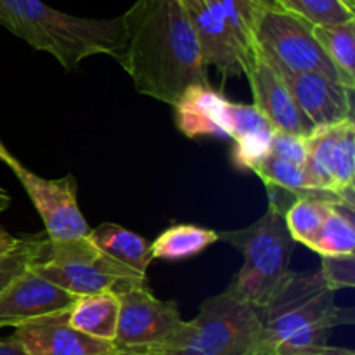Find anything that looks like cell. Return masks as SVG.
Here are the masks:
<instances>
[{
  "instance_id": "cell-1",
  "label": "cell",
  "mask_w": 355,
  "mask_h": 355,
  "mask_svg": "<svg viewBox=\"0 0 355 355\" xmlns=\"http://www.w3.org/2000/svg\"><path fill=\"white\" fill-rule=\"evenodd\" d=\"M127 45L116 61L137 92L173 104L196 83L208 82L200 42L180 0H137L123 14Z\"/></svg>"
},
{
  "instance_id": "cell-2",
  "label": "cell",
  "mask_w": 355,
  "mask_h": 355,
  "mask_svg": "<svg viewBox=\"0 0 355 355\" xmlns=\"http://www.w3.org/2000/svg\"><path fill=\"white\" fill-rule=\"evenodd\" d=\"M0 24L37 51L54 55L66 69L92 55L116 59L127 45L123 16L78 17L42 0H0Z\"/></svg>"
},
{
  "instance_id": "cell-3",
  "label": "cell",
  "mask_w": 355,
  "mask_h": 355,
  "mask_svg": "<svg viewBox=\"0 0 355 355\" xmlns=\"http://www.w3.org/2000/svg\"><path fill=\"white\" fill-rule=\"evenodd\" d=\"M262 324L260 342L276 355L328 342L338 326L354 324V311L335 304V290L321 272H291L263 307L257 309Z\"/></svg>"
},
{
  "instance_id": "cell-4",
  "label": "cell",
  "mask_w": 355,
  "mask_h": 355,
  "mask_svg": "<svg viewBox=\"0 0 355 355\" xmlns=\"http://www.w3.org/2000/svg\"><path fill=\"white\" fill-rule=\"evenodd\" d=\"M284 208L276 196H269V207L259 220L239 231L218 232V239L234 246L245 259L225 293L255 309L263 307L291 274L295 241L286 227Z\"/></svg>"
},
{
  "instance_id": "cell-5",
  "label": "cell",
  "mask_w": 355,
  "mask_h": 355,
  "mask_svg": "<svg viewBox=\"0 0 355 355\" xmlns=\"http://www.w3.org/2000/svg\"><path fill=\"white\" fill-rule=\"evenodd\" d=\"M262 324L253 305L220 293L207 298L200 312L166 342L141 347L146 355H243L260 343Z\"/></svg>"
},
{
  "instance_id": "cell-6",
  "label": "cell",
  "mask_w": 355,
  "mask_h": 355,
  "mask_svg": "<svg viewBox=\"0 0 355 355\" xmlns=\"http://www.w3.org/2000/svg\"><path fill=\"white\" fill-rule=\"evenodd\" d=\"M31 269L75 297L104 290L118 291L130 284L148 283L146 274L101 252L89 236L58 241L51 239L47 253L38 259Z\"/></svg>"
},
{
  "instance_id": "cell-7",
  "label": "cell",
  "mask_w": 355,
  "mask_h": 355,
  "mask_svg": "<svg viewBox=\"0 0 355 355\" xmlns=\"http://www.w3.org/2000/svg\"><path fill=\"white\" fill-rule=\"evenodd\" d=\"M253 51L259 52L276 71L321 73L342 82L340 73L314 37L312 24L286 12L274 2L267 3L257 17Z\"/></svg>"
},
{
  "instance_id": "cell-8",
  "label": "cell",
  "mask_w": 355,
  "mask_h": 355,
  "mask_svg": "<svg viewBox=\"0 0 355 355\" xmlns=\"http://www.w3.org/2000/svg\"><path fill=\"white\" fill-rule=\"evenodd\" d=\"M307 172L321 193L335 194L355 205V123L354 118L331 127H318L304 137Z\"/></svg>"
},
{
  "instance_id": "cell-9",
  "label": "cell",
  "mask_w": 355,
  "mask_h": 355,
  "mask_svg": "<svg viewBox=\"0 0 355 355\" xmlns=\"http://www.w3.org/2000/svg\"><path fill=\"white\" fill-rule=\"evenodd\" d=\"M116 293L120 300L114 336L116 347L141 349L158 345L166 342L184 324L175 302L156 298L149 291L148 283L130 284Z\"/></svg>"
},
{
  "instance_id": "cell-10",
  "label": "cell",
  "mask_w": 355,
  "mask_h": 355,
  "mask_svg": "<svg viewBox=\"0 0 355 355\" xmlns=\"http://www.w3.org/2000/svg\"><path fill=\"white\" fill-rule=\"evenodd\" d=\"M14 173L40 215L49 239H75L89 234L90 227L78 207L73 175L44 179L31 173L23 165L17 166Z\"/></svg>"
},
{
  "instance_id": "cell-11",
  "label": "cell",
  "mask_w": 355,
  "mask_h": 355,
  "mask_svg": "<svg viewBox=\"0 0 355 355\" xmlns=\"http://www.w3.org/2000/svg\"><path fill=\"white\" fill-rule=\"evenodd\" d=\"M75 300V295L30 267L0 293V329L19 328L47 315L68 312Z\"/></svg>"
},
{
  "instance_id": "cell-12",
  "label": "cell",
  "mask_w": 355,
  "mask_h": 355,
  "mask_svg": "<svg viewBox=\"0 0 355 355\" xmlns=\"http://www.w3.org/2000/svg\"><path fill=\"white\" fill-rule=\"evenodd\" d=\"M243 75H246L252 87L253 106L267 118L274 130L297 137H307L314 130L315 127L302 113L279 73L257 51Z\"/></svg>"
},
{
  "instance_id": "cell-13",
  "label": "cell",
  "mask_w": 355,
  "mask_h": 355,
  "mask_svg": "<svg viewBox=\"0 0 355 355\" xmlns=\"http://www.w3.org/2000/svg\"><path fill=\"white\" fill-rule=\"evenodd\" d=\"M302 113L315 128L354 118V90L321 73L277 71Z\"/></svg>"
},
{
  "instance_id": "cell-14",
  "label": "cell",
  "mask_w": 355,
  "mask_h": 355,
  "mask_svg": "<svg viewBox=\"0 0 355 355\" xmlns=\"http://www.w3.org/2000/svg\"><path fill=\"white\" fill-rule=\"evenodd\" d=\"M14 343L28 355H110L113 342L94 338L68 324V312L47 315L14 328Z\"/></svg>"
},
{
  "instance_id": "cell-15",
  "label": "cell",
  "mask_w": 355,
  "mask_h": 355,
  "mask_svg": "<svg viewBox=\"0 0 355 355\" xmlns=\"http://www.w3.org/2000/svg\"><path fill=\"white\" fill-rule=\"evenodd\" d=\"M194 28L207 66H214L222 78L243 75V55L225 21L208 0H180Z\"/></svg>"
},
{
  "instance_id": "cell-16",
  "label": "cell",
  "mask_w": 355,
  "mask_h": 355,
  "mask_svg": "<svg viewBox=\"0 0 355 355\" xmlns=\"http://www.w3.org/2000/svg\"><path fill=\"white\" fill-rule=\"evenodd\" d=\"M231 101L210 83H196L173 104L175 125L189 139H229Z\"/></svg>"
},
{
  "instance_id": "cell-17",
  "label": "cell",
  "mask_w": 355,
  "mask_h": 355,
  "mask_svg": "<svg viewBox=\"0 0 355 355\" xmlns=\"http://www.w3.org/2000/svg\"><path fill=\"white\" fill-rule=\"evenodd\" d=\"M274 132L253 104L229 103V139L234 141L231 159L238 168L252 170L267 155Z\"/></svg>"
},
{
  "instance_id": "cell-18",
  "label": "cell",
  "mask_w": 355,
  "mask_h": 355,
  "mask_svg": "<svg viewBox=\"0 0 355 355\" xmlns=\"http://www.w3.org/2000/svg\"><path fill=\"white\" fill-rule=\"evenodd\" d=\"M120 300L114 290L76 297L68 311V324L94 338L114 343Z\"/></svg>"
},
{
  "instance_id": "cell-19",
  "label": "cell",
  "mask_w": 355,
  "mask_h": 355,
  "mask_svg": "<svg viewBox=\"0 0 355 355\" xmlns=\"http://www.w3.org/2000/svg\"><path fill=\"white\" fill-rule=\"evenodd\" d=\"M89 239L106 255L116 262L146 274L151 266V243L146 241L137 232L121 227L118 224H101L90 229Z\"/></svg>"
},
{
  "instance_id": "cell-20",
  "label": "cell",
  "mask_w": 355,
  "mask_h": 355,
  "mask_svg": "<svg viewBox=\"0 0 355 355\" xmlns=\"http://www.w3.org/2000/svg\"><path fill=\"white\" fill-rule=\"evenodd\" d=\"M218 232L194 224H173L151 243L153 259L180 262L200 255L208 246L215 245Z\"/></svg>"
},
{
  "instance_id": "cell-21",
  "label": "cell",
  "mask_w": 355,
  "mask_h": 355,
  "mask_svg": "<svg viewBox=\"0 0 355 355\" xmlns=\"http://www.w3.org/2000/svg\"><path fill=\"white\" fill-rule=\"evenodd\" d=\"M355 211L354 205L336 201L319 231L309 241L307 248L324 255H350L355 253Z\"/></svg>"
},
{
  "instance_id": "cell-22",
  "label": "cell",
  "mask_w": 355,
  "mask_h": 355,
  "mask_svg": "<svg viewBox=\"0 0 355 355\" xmlns=\"http://www.w3.org/2000/svg\"><path fill=\"white\" fill-rule=\"evenodd\" d=\"M336 201L343 200L329 193H309L284 208V220L293 241L307 246Z\"/></svg>"
},
{
  "instance_id": "cell-23",
  "label": "cell",
  "mask_w": 355,
  "mask_h": 355,
  "mask_svg": "<svg viewBox=\"0 0 355 355\" xmlns=\"http://www.w3.org/2000/svg\"><path fill=\"white\" fill-rule=\"evenodd\" d=\"M252 172L260 177L269 193H290L297 198L309 193H321L312 182L307 166L277 158L269 153L252 166Z\"/></svg>"
},
{
  "instance_id": "cell-24",
  "label": "cell",
  "mask_w": 355,
  "mask_h": 355,
  "mask_svg": "<svg viewBox=\"0 0 355 355\" xmlns=\"http://www.w3.org/2000/svg\"><path fill=\"white\" fill-rule=\"evenodd\" d=\"M312 31L342 76V82L355 89V19L312 26Z\"/></svg>"
},
{
  "instance_id": "cell-25",
  "label": "cell",
  "mask_w": 355,
  "mask_h": 355,
  "mask_svg": "<svg viewBox=\"0 0 355 355\" xmlns=\"http://www.w3.org/2000/svg\"><path fill=\"white\" fill-rule=\"evenodd\" d=\"M225 21L243 55V71L253 58V26L260 10L272 0H208Z\"/></svg>"
},
{
  "instance_id": "cell-26",
  "label": "cell",
  "mask_w": 355,
  "mask_h": 355,
  "mask_svg": "<svg viewBox=\"0 0 355 355\" xmlns=\"http://www.w3.org/2000/svg\"><path fill=\"white\" fill-rule=\"evenodd\" d=\"M49 236L44 232H33L17 238L16 245L0 257V293L16 279L17 276L30 269L38 259L47 253Z\"/></svg>"
},
{
  "instance_id": "cell-27",
  "label": "cell",
  "mask_w": 355,
  "mask_h": 355,
  "mask_svg": "<svg viewBox=\"0 0 355 355\" xmlns=\"http://www.w3.org/2000/svg\"><path fill=\"white\" fill-rule=\"evenodd\" d=\"M277 7L302 17L312 26L338 24L355 19V10L343 0H272Z\"/></svg>"
},
{
  "instance_id": "cell-28",
  "label": "cell",
  "mask_w": 355,
  "mask_h": 355,
  "mask_svg": "<svg viewBox=\"0 0 355 355\" xmlns=\"http://www.w3.org/2000/svg\"><path fill=\"white\" fill-rule=\"evenodd\" d=\"M321 276L335 291L355 286V255L321 257Z\"/></svg>"
},
{
  "instance_id": "cell-29",
  "label": "cell",
  "mask_w": 355,
  "mask_h": 355,
  "mask_svg": "<svg viewBox=\"0 0 355 355\" xmlns=\"http://www.w3.org/2000/svg\"><path fill=\"white\" fill-rule=\"evenodd\" d=\"M267 153L277 156V158L302 163V165L307 163V149H305L304 137L284 134V132H274Z\"/></svg>"
},
{
  "instance_id": "cell-30",
  "label": "cell",
  "mask_w": 355,
  "mask_h": 355,
  "mask_svg": "<svg viewBox=\"0 0 355 355\" xmlns=\"http://www.w3.org/2000/svg\"><path fill=\"white\" fill-rule=\"evenodd\" d=\"M286 355H355L350 349H342V347H329L328 343L322 345H312L305 347V349L295 350Z\"/></svg>"
},
{
  "instance_id": "cell-31",
  "label": "cell",
  "mask_w": 355,
  "mask_h": 355,
  "mask_svg": "<svg viewBox=\"0 0 355 355\" xmlns=\"http://www.w3.org/2000/svg\"><path fill=\"white\" fill-rule=\"evenodd\" d=\"M16 241H17L16 236L10 234V232L7 231L2 224H0V257L6 255V253L9 252L14 245H16Z\"/></svg>"
},
{
  "instance_id": "cell-32",
  "label": "cell",
  "mask_w": 355,
  "mask_h": 355,
  "mask_svg": "<svg viewBox=\"0 0 355 355\" xmlns=\"http://www.w3.org/2000/svg\"><path fill=\"white\" fill-rule=\"evenodd\" d=\"M0 355H28L9 338H0Z\"/></svg>"
},
{
  "instance_id": "cell-33",
  "label": "cell",
  "mask_w": 355,
  "mask_h": 355,
  "mask_svg": "<svg viewBox=\"0 0 355 355\" xmlns=\"http://www.w3.org/2000/svg\"><path fill=\"white\" fill-rule=\"evenodd\" d=\"M0 162H2V163H6V165L9 166V168L12 170V172H14V170L17 168V166L21 165V163L17 162V159L14 158L12 155H10V153H9V149H7L6 146H3V142H2V141H0Z\"/></svg>"
},
{
  "instance_id": "cell-34",
  "label": "cell",
  "mask_w": 355,
  "mask_h": 355,
  "mask_svg": "<svg viewBox=\"0 0 355 355\" xmlns=\"http://www.w3.org/2000/svg\"><path fill=\"white\" fill-rule=\"evenodd\" d=\"M243 355H276V352H274L272 349H269V347H267L266 343L260 342L259 345L253 347L252 350H248V352L243 354Z\"/></svg>"
},
{
  "instance_id": "cell-35",
  "label": "cell",
  "mask_w": 355,
  "mask_h": 355,
  "mask_svg": "<svg viewBox=\"0 0 355 355\" xmlns=\"http://www.w3.org/2000/svg\"><path fill=\"white\" fill-rule=\"evenodd\" d=\"M110 355H146L141 349H123V347H114Z\"/></svg>"
},
{
  "instance_id": "cell-36",
  "label": "cell",
  "mask_w": 355,
  "mask_h": 355,
  "mask_svg": "<svg viewBox=\"0 0 355 355\" xmlns=\"http://www.w3.org/2000/svg\"><path fill=\"white\" fill-rule=\"evenodd\" d=\"M10 207V196L3 187H0V214Z\"/></svg>"
},
{
  "instance_id": "cell-37",
  "label": "cell",
  "mask_w": 355,
  "mask_h": 355,
  "mask_svg": "<svg viewBox=\"0 0 355 355\" xmlns=\"http://www.w3.org/2000/svg\"><path fill=\"white\" fill-rule=\"evenodd\" d=\"M343 2H345V3H347V6H349V7H350V9H352V10H355V0H343Z\"/></svg>"
}]
</instances>
